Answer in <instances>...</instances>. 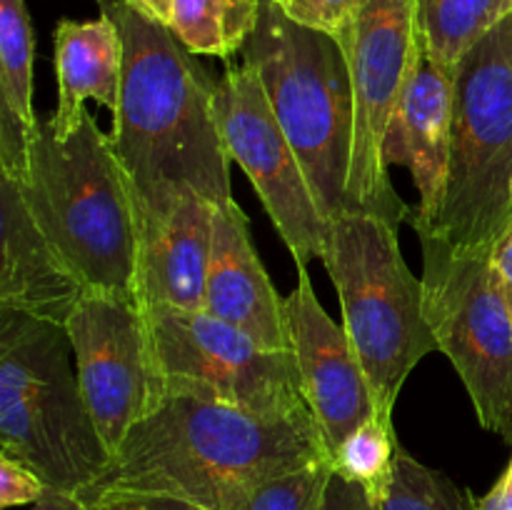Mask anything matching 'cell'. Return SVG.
Masks as SVG:
<instances>
[{
    "label": "cell",
    "instance_id": "obj_1",
    "mask_svg": "<svg viewBox=\"0 0 512 510\" xmlns=\"http://www.w3.org/2000/svg\"><path fill=\"white\" fill-rule=\"evenodd\" d=\"M98 3L123 40V90L110 140L130 183L143 250L185 200H233V160L215 115L218 80L168 25L145 18L125 0Z\"/></svg>",
    "mask_w": 512,
    "mask_h": 510
},
{
    "label": "cell",
    "instance_id": "obj_2",
    "mask_svg": "<svg viewBox=\"0 0 512 510\" xmlns=\"http://www.w3.org/2000/svg\"><path fill=\"white\" fill-rule=\"evenodd\" d=\"M330 458L310 408L258 415L218 400L165 393L128 430L80 500L153 493L208 510H245L268 480Z\"/></svg>",
    "mask_w": 512,
    "mask_h": 510
},
{
    "label": "cell",
    "instance_id": "obj_3",
    "mask_svg": "<svg viewBox=\"0 0 512 510\" xmlns=\"http://www.w3.org/2000/svg\"><path fill=\"white\" fill-rule=\"evenodd\" d=\"M18 185L85 293L135 300L138 210L113 140L90 110L65 140L53 133L50 120H40L30 138L28 173Z\"/></svg>",
    "mask_w": 512,
    "mask_h": 510
},
{
    "label": "cell",
    "instance_id": "obj_4",
    "mask_svg": "<svg viewBox=\"0 0 512 510\" xmlns=\"http://www.w3.org/2000/svg\"><path fill=\"white\" fill-rule=\"evenodd\" d=\"M240 58L263 83L323 218L358 213L355 98L343 45L290 20L275 0H260L258 25Z\"/></svg>",
    "mask_w": 512,
    "mask_h": 510
},
{
    "label": "cell",
    "instance_id": "obj_5",
    "mask_svg": "<svg viewBox=\"0 0 512 510\" xmlns=\"http://www.w3.org/2000/svg\"><path fill=\"white\" fill-rule=\"evenodd\" d=\"M65 325L0 308V455L48 488L80 495L113 460L78 373Z\"/></svg>",
    "mask_w": 512,
    "mask_h": 510
},
{
    "label": "cell",
    "instance_id": "obj_6",
    "mask_svg": "<svg viewBox=\"0 0 512 510\" xmlns=\"http://www.w3.org/2000/svg\"><path fill=\"white\" fill-rule=\"evenodd\" d=\"M512 225V13L453 73V128L443 200L415 233L460 253H490Z\"/></svg>",
    "mask_w": 512,
    "mask_h": 510
},
{
    "label": "cell",
    "instance_id": "obj_7",
    "mask_svg": "<svg viewBox=\"0 0 512 510\" xmlns=\"http://www.w3.org/2000/svg\"><path fill=\"white\" fill-rule=\"evenodd\" d=\"M398 228L373 213H345L328 223L320 258L338 290L345 333L385 418H393L415 365L438 350L425 318L423 278H415L405 263Z\"/></svg>",
    "mask_w": 512,
    "mask_h": 510
},
{
    "label": "cell",
    "instance_id": "obj_8",
    "mask_svg": "<svg viewBox=\"0 0 512 510\" xmlns=\"http://www.w3.org/2000/svg\"><path fill=\"white\" fill-rule=\"evenodd\" d=\"M423 293L438 350L448 355L480 425L512 443V315L490 253H460L420 233Z\"/></svg>",
    "mask_w": 512,
    "mask_h": 510
},
{
    "label": "cell",
    "instance_id": "obj_9",
    "mask_svg": "<svg viewBox=\"0 0 512 510\" xmlns=\"http://www.w3.org/2000/svg\"><path fill=\"white\" fill-rule=\"evenodd\" d=\"M160 395L218 400L258 415L308 408L290 350H268L235 325L168 305H140Z\"/></svg>",
    "mask_w": 512,
    "mask_h": 510
},
{
    "label": "cell",
    "instance_id": "obj_10",
    "mask_svg": "<svg viewBox=\"0 0 512 510\" xmlns=\"http://www.w3.org/2000/svg\"><path fill=\"white\" fill-rule=\"evenodd\" d=\"M355 98V173L358 213L400 225L410 208L395 195L383 160L385 130L423 53L415 0H360L343 43Z\"/></svg>",
    "mask_w": 512,
    "mask_h": 510
},
{
    "label": "cell",
    "instance_id": "obj_11",
    "mask_svg": "<svg viewBox=\"0 0 512 510\" xmlns=\"http://www.w3.org/2000/svg\"><path fill=\"white\" fill-rule=\"evenodd\" d=\"M215 115L230 160L245 170L295 265L323 258L328 220L270 108L263 83L248 65H230L218 80Z\"/></svg>",
    "mask_w": 512,
    "mask_h": 510
},
{
    "label": "cell",
    "instance_id": "obj_12",
    "mask_svg": "<svg viewBox=\"0 0 512 510\" xmlns=\"http://www.w3.org/2000/svg\"><path fill=\"white\" fill-rule=\"evenodd\" d=\"M75 373L110 453L160 398L148 328L135 300L83 293L65 320Z\"/></svg>",
    "mask_w": 512,
    "mask_h": 510
},
{
    "label": "cell",
    "instance_id": "obj_13",
    "mask_svg": "<svg viewBox=\"0 0 512 510\" xmlns=\"http://www.w3.org/2000/svg\"><path fill=\"white\" fill-rule=\"evenodd\" d=\"M285 320L305 403L323 430L325 450L333 460L358 425L380 415L373 385L345 328L320 305L308 265H298V285L285 298Z\"/></svg>",
    "mask_w": 512,
    "mask_h": 510
},
{
    "label": "cell",
    "instance_id": "obj_14",
    "mask_svg": "<svg viewBox=\"0 0 512 510\" xmlns=\"http://www.w3.org/2000/svg\"><path fill=\"white\" fill-rule=\"evenodd\" d=\"M453 128V73L420 53L413 75L393 110L385 130V165H403L418 190V205L410 208L413 230L435 218L443 200Z\"/></svg>",
    "mask_w": 512,
    "mask_h": 510
},
{
    "label": "cell",
    "instance_id": "obj_15",
    "mask_svg": "<svg viewBox=\"0 0 512 510\" xmlns=\"http://www.w3.org/2000/svg\"><path fill=\"white\" fill-rule=\"evenodd\" d=\"M205 313L235 325L268 350H290L285 298L270 283L235 200L215 208Z\"/></svg>",
    "mask_w": 512,
    "mask_h": 510
},
{
    "label": "cell",
    "instance_id": "obj_16",
    "mask_svg": "<svg viewBox=\"0 0 512 510\" xmlns=\"http://www.w3.org/2000/svg\"><path fill=\"white\" fill-rule=\"evenodd\" d=\"M0 235V308L65 325L85 288L40 230L23 190L8 175H0Z\"/></svg>",
    "mask_w": 512,
    "mask_h": 510
},
{
    "label": "cell",
    "instance_id": "obj_17",
    "mask_svg": "<svg viewBox=\"0 0 512 510\" xmlns=\"http://www.w3.org/2000/svg\"><path fill=\"white\" fill-rule=\"evenodd\" d=\"M55 75L58 108L50 128L60 140L70 138L83 123L85 103L118 113L123 90V40L113 18L100 13L95 20H60L55 28Z\"/></svg>",
    "mask_w": 512,
    "mask_h": 510
},
{
    "label": "cell",
    "instance_id": "obj_18",
    "mask_svg": "<svg viewBox=\"0 0 512 510\" xmlns=\"http://www.w3.org/2000/svg\"><path fill=\"white\" fill-rule=\"evenodd\" d=\"M215 208L208 200H185L158 238L140 250L135 303L203 310Z\"/></svg>",
    "mask_w": 512,
    "mask_h": 510
},
{
    "label": "cell",
    "instance_id": "obj_19",
    "mask_svg": "<svg viewBox=\"0 0 512 510\" xmlns=\"http://www.w3.org/2000/svg\"><path fill=\"white\" fill-rule=\"evenodd\" d=\"M33 25L25 0H0V175L23 180L40 120L33 110Z\"/></svg>",
    "mask_w": 512,
    "mask_h": 510
},
{
    "label": "cell",
    "instance_id": "obj_20",
    "mask_svg": "<svg viewBox=\"0 0 512 510\" xmlns=\"http://www.w3.org/2000/svg\"><path fill=\"white\" fill-rule=\"evenodd\" d=\"M512 13V0H415L423 50L455 73L463 55Z\"/></svg>",
    "mask_w": 512,
    "mask_h": 510
},
{
    "label": "cell",
    "instance_id": "obj_21",
    "mask_svg": "<svg viewBox=\"0 0 512 510\" xmlns=\"http://www.w3.org/2000/svg\"><path fill=\"white\" fill-rule=\"evenodd\" d=\"M260 0H173L170 33L188 53L230 58L258 25Z\"/></svg>",
    "mask_w": 512,
    "mask_h": 510
},
{
    "label": "cell",
    "instance_id": "obj_22",
    "mask_svg": "<svg viewBox=\"0 0 512 510\" xmlns=\"http://www.w3.org/2000/svg\"><path fill=\"white\" fill-rule=\"evenodd\" d=\"M398 450L400 440L395 435L393 418L375 415L340 443L333 455V470L358 483L375 503H380L393 483Z\"/></svg>",
    "mask_w": 512,
    "mask_h": 510
},
{
    "label": "cell",
    "instance_id": "obj_23",
    "mask_svg": "<svg viewBox=\"0 0 512 510\" xmlns=\"http://www.w3.org/2000/svg\"><path fill=\"white\" fill-rule=\"evenodd\" d=\"M380 510H480L478 498L440 470L420 463L400 445L393 483Z\"/></svg>",
    "mask_w": 512,
    "mask_h": 510
},
{
    "label": "cell",
    "instance_id": "obj_24",
    "mask_svg": "<svg viewBox=\"0 0 512 510\" xmlns=\"http://www.w3.org/2000/svg\"><path fill=\"white\" fill-rule=\"evenodd\" d=\"M330 475H333L330 458L278 475L250 495L245 510H320Z\"/></svg>",
    "mask_w": 512,
    "mask_h": 510
},
{
    "label": "cell",
    "instance_id": "obj_25",
    "mask_svg": "<svg viewBox=\"0 0 512 510\" xmlns=\"http://www.w3.org/2000/svg\"><path fill=\"white\" fill-rule=\"evenodd\" d=\"M285 15L305 28L323 30L340 45L348 40L360 0H275Z\"/></svg>",
    "mask_w": 512,
    "mask_h": 510
},
{
    "label": "cell",
    "instance_id": "obj_26",
    "mask_svg": "<svg viewBox=\"0 0 512 510\" xmlns=\"http://www.w3.org/2000/svg\"><path fill=\"white\" fill-rule=\"evenodd\" d=\"M45 490L48 485L28 465L8 458V455H0V508L38 503Z\"/></svg>",
    "mask_w": 512,
    "mask_h": 510
},
{
    "label": "cell",
    "instance_id": "obj_27",
    "mask_svg": "<svg viewBox=\"0 0 512 510\" xmlns=\"http://www.w3.org/2000/svg\"><path fill=\"white\" fill-rule=\"evenodd\" d=\"M88 505L90 510H208L188 500L153 493H108Z\"/></svg>",
    "mask_w": 512,
    "mask_h": 510
},
{
    "label": "cell",
    "instance_id": "obj_28",
    "mask_svg": "<svg viewBox=\"0 0 512 510\" xmlns=\"http://www.w3.org/2000/svg\"><path fill=\"white\" fill-rule=\"evenodd\" d=\"M320 510H380V508L378 503L365 493V488H360L358 483L343 478V475L333 470Z\"/></svg>",
    "mask_w": 512,
    "mask_h": 510
},
{
    "label": "cell",
    "instance_id": "obj_29",
    "mask_svg": "<svg viewBox=\"0 0 512 510\" xmlns=\"http://www.w3.org/2000/svg\"><path fill=\"white\" fill-rule=\"evenodd\" d=\"M490 263H493L495 280H498V288L512 315V225L505 230L503 238L495 243V248L490 250Z\"/></svg>",
    "mask_w": 512,
    "mask_h": 510
},
{
    "label": "cell",
    "instance_id": "obj_30",
    "mask_svg": "<svg viewBox=\"0 0 512 510\" xmlns=\"http://www.w3.org/2000/svg\"><path fill=\"white\" fill-rule=\"evenodd\" d=\"M480 510H512V473L505 468L488 495L478 500Z\"/></svg>",
    "mask_w": 512,
    "mask_h": 510
},
{
    "label": "cell",
    "instance_id": "obj_31",
    "mask_svg": "<svg viewBox=\"0 0 512 510\" xmlns=\"http://www.w3.org/2000/svg\"><path fill=\"white\" fill-rule=\"evenodd\" d=\"M33 510H90V505L85 500H80V495L60 493V490L48 488L43 493V498L38 503H33Z\"/></svg>",
    "mask_w": 512,
    "mask_h": 510
},
{
    "label": "cell",
    "instance_id": "obj_32",
    "mask_svg": "<svg viewBox=\"0 0 512 510\" xmlns=\"http://www.w3.org/2000/svg\"><path fill=\"white\" fill-rule=\"evenodd\" d=\"M128 5H133L138 13H143L145 18L155 20L160 25H170V13H173V0H125Z\"/></svg>",
    "mask_w": 512,
    "mask_h": 510
},
{
    "label": "cell",
    "instance_id": "obj_33",
    "mask_svg": "<svg viewBox=\"0 0 512 510\" xmlns=\"http://www.w3.org/2000/svg\"><path fill=\"white\" fill-rule=\"evenodd\" d=\"M508 470L512 473V458H510V465H508Z\"/></svg>",
    "mask_w": 512,
    "mask_h": 510
}]
</instances>
